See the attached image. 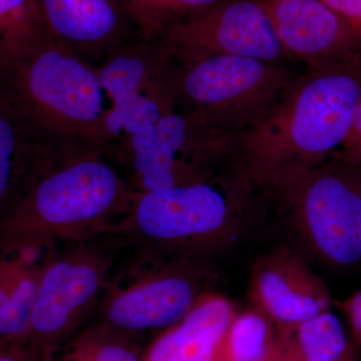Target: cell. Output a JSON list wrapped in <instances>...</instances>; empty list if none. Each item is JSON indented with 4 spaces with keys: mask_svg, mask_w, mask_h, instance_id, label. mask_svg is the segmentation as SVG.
I'll list each match as a JSON object with an SVG mask.
<instances>
[{
    "mask_svg": "<svg viewBox=\"0 0 361 361\" xmlns=\"http://www.w3.org/2000/svg\"><path fill=\"white\" fill-rule=\"evenodd\" d=\"M134 341L94 322L78 330L51 361H142Z\"/></svg>",
    "mask_w": 361,
    "mask_h": 361,
    "instance_id": "cell-19",
    "label": "cell"
},
{
    "mask_svg": "<svg viewBox=\"0 0 361 361\" xmlns=\"http://www.w3.org/2000/svg\"><path fill=\"white\" fill-rule=\"evenodd\" d=\"M339 361H360L358 360L357 356H356L355 353V349H353V346L348 348V350L346 351L345 355L342 356V358Z\"/></svg>",
    "mask_w": 361,
    "mask_h": 361,
    "instance_id": "cell-28",
    "label": "cell"
},
{
    "mask_svg": "<svg viewBox=\"0 0 361 361\" xmlns=\"http://www.w3.org/2000/svg\"><path fill=\"white\" fill-rule=\"evenodd\" d=\"M45 30L73 56L97 66L142 40L122 0H37Z\"/></svg>",
    "mask_w": 361,
    "mask_h": 361,
    "instance_id": "cell-14",
    "label": "cell"
},
{
    "mask_svg": "<svg viewBox=\"0 0 361 361\" xmlns=\"http://www.w3.org/2000/svg\"><path fill=\"white\" fill-rule=\"evenodd\" d=\"M342 308L345 311L350 323L353 339L361 348V290L344 300Z\"/></svg>",
    "mask_w": 361,
    "mask_h": 361,
    "instance_id": "cell-27",
    "label": "cell"
},
{
    "mask_svg": "<svg viewBox=\"0 0 361 361\" xmlns=\"http://www.w3.org/2000/svg\"><path fill=\"white\" fill-rule=\"evenodd\" d=\"M97 66L49 33L0 63V97L42 142H77L115 152Z\"/></svg>",
    "mask_w": 361,
    "mask_h": 361,
    "instance_id": "cell-4",
    "label": "cell"
},
{
    "mask_svg": "<svg viewBox=\"0 0 361 361\" xmlns=\"http://www.w3.org/2000/svg\"><path fill=\"white\" fill-rule=\"evenodd\" d=\"M274 338L273 323L260 311L237 313L214 349L212 361H259Z\"/></svg>",
    "mask_w": 361,
    "mask_h": 361,
    "instance_id": "cell-18",
    "label": "cell"
},
{
    "mask_svg": "<svg viewBox=\"0 0 361 361\" xmlns=\"http://www.w3.org/2000/svg\"><path fill=\"white\" fill-rule=\"evenodd\" d=\"M111 156L85 142H45L0 213V255L47 252L109 234L135 192Z\"/></svg>",
    "mask_w": 361,
    "mask_h": 361,
    "instance_id": "cell-1",
    "label": "cell"
},
{
    "mask_svg": "<svg viewBox=\"0 0 361 361\" xmlns=\"http://www.w3.org/2000/svg\"><path fill=\"white\" fill-rule=\"evenodd\" d=\"M267 225L308 261L348 267L361 260V165L339 153L291 169L262 186Z\"/></svg>",
    "mask_w": 361,
    "mask_h": 361,
    "instance_id": "cell-5",
    "label": "cell"
},
{
    "mask_svg": "<svg viewBox=\"0 0 361 361\" xmlns=\"http://www.w3.org/2000/svg\"><path fill=\"white\" fill-rule=\"evenodd\" d=\"M293 78L281 63L242 56L177 63L176 109L215 129L239 135L267 116Z\"/></svg>",
    "mask_w": 361,
    "mask_h": 361,
    "instance_id": "cell-7",
    "label": "cell"
},
{
    "mask_svg": "<svg viewBox=\"0 0 361 361\" xmlns=\"http://www.w3.org/2000/svg\"><path fill=\"white\" fill-rule=\"evenodd\" d=\"M236 314L227 297L209 292L152 341L142 361H212L214 349Z\"/></svg>",
    "mask_w": 361,
    "mask_h": 361,
    "instance_id": "cell-15",
    "label": "cell"
},
{
    "mask_svg": "<svg viewBox=\"0 0 361 361\" xmlns=\"http://www.w3.org/2000/svg\"><path fill=\"white\" fill-rule=\"evenodd\" d=\"M250 296L255 310L278 329H292L330 310L332 297L310 261L287 244L273 247L252 267Z\"/></svg>",
    "mask_w": 361,
    "mask_h": 361,
    "instance_id": "cell-13",
    "label": "cell"
},
{
    "mask_svg": "<svg viewBox=\"0 0 361 361\" xmlns=\"http://www.w3.org/2000/svg\"><path fill=\"white\" fill-rule=\"evenodd\" d=\"M44 144L0 97V213L13 198Z\"/></svg>",
    "mask_w": 361,
    "mask_h": 361,
    "instance_id": "cell-17",
    "label": "cell"
},
{
    "mask_svg": "<svg viewBox=\"0 0 361 361\" xmlns=\"http://www.w3.org/2000/svg\"><path fill=\"white\" fill-rule=\"evenodd\" d=\"M361 99V63L307 68L267 116L236 135L235 157L257 184L339 151Z\"/></svg>",
    "mask_w": 361,
    "mask_h": 361,
    "instance_id": "cell-3",
    "label": "cell"
},
{
    "mask_svg": "<svg viewBox=\"0 0 361 361\" xmlns=\"http://www.w3.org/2000/svg\"><path fill=\"white\" fill-rule=\"evenodd\" d=\"M287 58L307 68L361 63V33L322 0H262Z\"/></svg>",
    "mask_w": 361,
    "mask_h": 361,
    "instance_id": "cell-12",
    "label": "cell"
},
{
    "mask_svg": "<svg viewBox=\"0 0 361 361\" xmlns=\"http://www.w3.org/2000/svg\"><path fill=\"white\" fill-rule=\"evenodd\" d=\"M259 361H301L288 329H278L267 353Z\"/></svg>",
    "mask_w": 361,
    "mask_h": 361,
    "instance_id": "cell-23",
    "label": "cell"
},
{
    "mask_svg": "<svg viewBox=\"0 0 361 361\" xmlns=\"http://www.w3.org/2000/svg\"><path fill=\"white\" fill-rule=\"evenodd\" d=\"M176 66L160 40L127 45L97 66L102 87L111 99L106 128L116 147L175 110Z\"/></svg>",
    "mask_w": 361,
    "mask_h": 361,
    "instance_id": "cell-10",
    "label": "cell"
},
{
    "mask_svg": "<svg viewBox=\"0 0 361 361\" xmlns=\"http://www.w3.org/2000/svg\"><path fill=\"white\" fill-rule=\"evenodd\" d=\"M106 235L66 242L40 263L37 297L25 342L54 357L99 305L113 265Z\"/></svg>",
    "mask_w": 361,
    "mask_h": 361,
    "instance_id": "cell-8",
    "label": "cell"
},
{
    "mask_svg": "<svg viewBox=\"0 0 361 361\" xmlns=\"http://www.w3.org/2000/svg\"><path fill=\"white\" fill-rule=\"evenodd\" d=\"M33 256L0 255V343L25 341L42 263L35 262Z\"/></svg>",
    "mask_w": 361,
    "mask_h": 361,
    "instance_id": "cell-16",
    "label": "cell"
},
{
    "mask_svg": "<svg viewBox=\"0 0 361 361\" xmlns=\"http://www.w3.org/2000/svg\"><path fill=\"white\" fill-rule=\"evenodd\" d=\"M236 135L179 109L118 142L135 192H158L210 179L235 158Z\"/></svg>",
    "mask_w": 361,
    "mask_h": 361,
    "instance_id": "cell-9",
    "label": "cell"
},
{
    "mask_svg": "<svg viewBox=\"0 0 361 361\" xmlns=\"http://www.w3.org/2000/svg\"><path fill=\"white\" fill-rule=\"evenodd\" d=\"M51 360L28 345L25 341L0 343V361H51Z\"/></svg>",
    "mask_w": 361,
    "mask_h": 361,
    "instance_id": "cell-25",
    "label": "cell"
},
{
    "mask_svg": "<svg viewBox=\"0 0 361 361\" xmlns=\"http://www.w3.org/2000/svg\"><path fill=\"white\" fill-rule=\"evenodd\" d=\"M47 33L37 0H0V63Z\"/></svg>",
    "mask_w": 361,
    "mask_h": 361,
    "instance_id": "cell-22",
    "label": "cell"
},
{
    "mask_svg": "<svg viewBox=\"0 0 361 361\" xmlns=\"http://www.w3.org/2000/svg\"><path fill=\"white\" fill-rule=\"evenodd\" d=\"M288 330L301 361H339L351 346L341 320L330 310Z\"/></svg>",
    "mask_w": 361,
    "mask_h": 361,
    "instance_id": "cell-21",
    "label": "cell"
},
{
    "mask_svg": "<svg viewBox=\"0 0 361 361\" xmlns=\"http://www.w3.org/2000/svg\"><path fill=\"white\" fill-rule=\"evenodd\" d=\"M266 225L264 188L235 158L204 182L135 192L109 234L142 253L216 264Z\"/></svg>",
    "mask_w": 361,
    "mask_h": 361,
    "instance_id": "cell-2",
    "label": "cell"
},
{
    "mask_svg": "<svg viewBox=\"0 0 361 361\" xmlns=\"http://www.w3.org/2000/svg\"><path fill=\"white\" fill-rule=\"evenodd\" d=\"M159 40L179 66L215 56L288 59L262 0H223L173 25Z\"/></svg>",
    "mask_w": 361,
    "mask_h": 361,
    "instance_id": "cell-11",
    "label": "cell"
},
{
    "mask_svg": "<svg viewBox=\"0 0 361 361\" xmlns=\"http://www.w3.org/2000/svg\"><path fill=\"white\" fill-rule=\"evenodd\" d=\"M216 264L159 257L135 252L109 279L96 323L132 339L164 331L220 283ZM160 332V334H161Z\"/></svg>",
    "mask_w": 361,
    "mask_h": 361,
    "instance_id": "cell-6",
    "label": "cell"
},
{
    "mask_svg": "<svg viewBox=\"0 0 361 361\" xmlns=\"http://www.w3.org/2000/svg\"><path fill=\"white\" fill-rule=\"evenodd\" d=\"M339 153L351 163L361 165V99L356 106L350 130Z\"/></svg>",
    "mask_w": 361,
    "mask_h": 361,
    "instance_id": "cell-24",
    "label": "cell"
},
{
    "mask_svg": "<svg viewBox=\"0 0 361 361\" xmlns=\"http://www.w3.org/2000/svg\"><path fill=\"white\" fill-rule=\"evenodd\" d=\"M361 33V0H322Z\"/></svg>",
    "mask_w": 361,
    "mask_h": 361,
    "instance_id": "cell-26",
    "label": "cell"
},
{
    "mask_svg": "<svg viewBox=\"0 0 361 361\" xmlns=\"http://www.w3.org/2000/svg\"><path fill=\"white\" fill-rule=\"evenodd\" d=\"M142 42L161 39L169 28L223 0H122Z\"/></svg>",
    "mask_w": 361,
    "mask_h": 361,
    "instance_id": "cell-20",
    "label": "cell"
}]
</instances>
